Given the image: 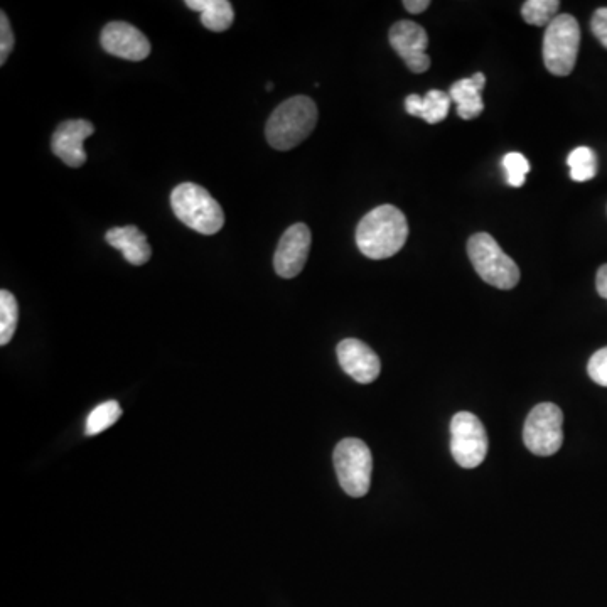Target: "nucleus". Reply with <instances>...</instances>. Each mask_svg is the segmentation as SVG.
<instances>
[{"instance_id": "nucleus-7", "label": "nucleus", "mask_w": 607, "mask_h": 607, "mask_svg": "<svg viewBox=\"0 0 607 607\" xmlns=\"http://www.w3.org/2000/svg\"><path fill=\"white\" fill-rule=\"evenodd\" d=\"M564 414L559 405L545 402L528 414L523 441L535 456H554L564 444Z\"/></svg>"}, {"instance_id": "nucleus-6", "label": "nucleus", "mask_w": 607, "mask_h": 607, "mask_svg": "<svg viewBox=\"0 0 607 607\" xmlns=\"http://www.w3.org/2000/svg\"><path fill=\"white\" fill-rule=\"evenodd\" d=\"M334 468L346 495L363 498L370 491L373 456L365 442L355 437L339 442L334 449Z\"/></svg>"}, {"instance_id": "nucleus-20", "label": "nucleus", "mask_w": 607, "mask_h": 607, "mask_svg": "<svg viewBox=\"0 0 607 607\" xmlns=\"http://www.w3.org/2000/svg\"><path fill=\"white\" fill-rule=\"evenodd\" d=\"M19 306L9 291H0V344L6 346L16 333Z\"/></svg>"}, {"instance_id": "nucleus-24", "label": "nucleus", "mask_w": 607, "mask_h": 607, "mask_svg": "<svg viewBox=\"0 0 607 607\" xmlns=\"http://www.w3.org/2000/svg\"><path fill=\"white\" fill-rule=\"evenodd\" d=\"M14 48V33L6 12H0V65H6L7 58Z\"/></svg>"}, {"instance_id": "nucleus-3", "label": "nucleus", "mask_w": 607, "mask_h": 607, "mask_svg": "<svg viewBox=\"0 0 607 607\" xmlns=\"http://www.w3.org/2000/svg\"><path fill=\"white\" fill-rule=\"evenodd\" d=\"M171 206L178 220L201 235H215L225 225L220 203L203 186L179 184L171 194Z\"/></svg>"}, {"instance_id": "nucleus-12", "label": "nucleus", "mask_w": 607, "mask_h": 607, "mask_svg": "<svg viewBox=\"0 0 607 607\" xmlns=\"http://www.w3.org/2000/svg\"><path fill=\"white\" fill-rule=\"evenodd\" d=\"M336 353L344 373H348L361 385L375 382L382 371V363L377 353L360 339H344L338 344Z\"/></svg>"}, {"instance_id": "nucleus-8", "label": "nucleus", "mask_w": 607, "mask_h": 607, "mask_svg": "<svg viewBox=\"0 0 607 607\" xmlns=\"http://www.w3.org/2000/svg\"><path fill=\"white\" fill-rule=\"evenodd\" d=\"M451 452L464 469L478 468L488 454V434L483 422L471 412H459L451 420Z\"/></svg>"}, {"instance_id": "nucleus-14", "label": "nucleus", "mask_w": 607, "mask_h": 607, "mask_svg": "<svg viewBox=\"0 0 607 607\" xmlns=\"http://www.w3.org/2000/svg\"><path fill=\"white\" fill-rule=\"evenodd\" d=\"M105 240L110 247L120 250L129 264L139 267V265L147 264L151 260V245L147 243L146 233H142L137 226L129 225L112 228V230L107 231Z\"/></svg>"}, {"instance_id": "nucleus-23", "label": "nucleus", "mask_w": 607, "mask_h": 607, "mask_svg": "<svg viewBox=\"0 0 607 607\" xmlns=\"http://www.w3.org/2000/svg\"><path fill=\"white\" fill-rule=\"evenodd\" d=\"M587 373L592 382L607 388V346L591 356L589 365H587Z\"/></svg>"}, {"instance_id": "nucleus-19", "label": "nucleus", "mask_w": 607, "mask_h": 607, "mask_svg": "<svg viewBox=\"0 0 607 607\" xmlns=\"http://www.w3.org/2000/svg\"><path fill=\"white\" fill-rule=\"evenodd\" d=\"M120 415H122V409H120L119 402L108 400V402L100 403L86 419V436H97L103 430H107L110 425L120 419Z\"/></svg>"}, {"instance_id": "nucleus-15", "label": "nucleus", "mask_w": 607, "mask_h": 607, "mask_svg": "<svg viewBox=\"0 0 607 607\" xmlns=\"http://www.w3.org/2000/svg\"><path fill=\"white\" fill-rule=\"evenodd\" d=\"M486 85V76L476 73L471 78H462L456 81L449 90V97L457 105V115L462 120H473L484 110L483 92Z\"/></svg>"}, {"instance_id": "nucleus-25", "label": "nucleus", "mask_w": 607, "mask_h": 607, "mask_svg": "<svg viewBox=\"0 0 607 607\" xmlns=\"http://www.w3.org/2000/svg\"><path fill=\"white\" fill-rule=\"evenodd\" d=\"M592 34L607 49V7L597 9L591 19Z\"/></svg>"}, {"instance_id": "nucleus-1", "label": "nucleus", "mask_w": 607, "mask_h": 607, "mask_svg": "<svg viewBox=\"0 0 607 607\" xmlns=\"http://www.w3.org/2000/svg\"><path fill=\"white\" fill-rule=\"evenodd\" d=\"M409 238V223L402 211L392 205L371 210L356 228V245L365 257L390 258L402 250Z\"/></svg>"}, {"instance_id": "nucleus-17", "label": "nucleus", "mask_w": 607, "mask_h": 607, "mask_svg": "<svg viewBox=\"0 0 607 607\" xmlns=\"http://www.w3.org/2000/svg\"><path fill=\"white\" fill-rule=\"evenodd\" d=\"M191 11L201 14V22L213 33H223L235 21V11L228 0H186Z\"/></svg>"}, {"instance_id": "nucleus-16", "label": "nucleus", "mask_w": 607, "mask_h": 607, "mask_svg": "<svg viewBox=\"0 0 607 607\" xmlns=\"http://www.w3.org/2000/svg\"><path fill=\"white\" fill-rule=\"evenodd\" d=\"M451 103L449 93L441 92V90H430L425 97L409 95L405 98V110L412 117L425 120L427 124H441L442 120L447 119Z\"/></svg>"}, {"instance_id": "nucleus-10", "label": "nucleus", "mask_w": 607, "mask_h": 607, "mask_svg": "<svg viewBox=\"0 0 607 607\" xmlns=\"http://www.w3.org/2000/svg\"><path fill=\"white\" fill-rule=\"evenodd\" d=\"M311 250V230L296 223L285 230L274 255V269L282 279H294L301 274Z\"/></svg>"}, {"instance_id": "nucleus-13", "label": "nucleus", "mask_w": 607, "mask_h": 607, "mask_svg": "<svg viewBox=\"0 0 607 607\" xmlns=\"http://www.w3.org/2000/svg\"><path fill=\"white\" fill-rule=\"evenodd\" d=\"M95 132L92 122L88 120H66L58 125L51 139V151L60 157L66 166L81 167L86 162L85 142Z\"/></svg>"}, {"instance_id": "nucleus-9", "label": "nucleus", "mask_w": 607, "mask_h": 607, "mask_svg": "<svg viewBox=\"0 0 607 607\" xmlns=\"http://www.w3.org/2000/svg\"><path fill=\"white\" fill-rule=\"evenodd\" d=\"M388 39L395 53L405 61L410 71L420 75L429 70L430 58L427 54L429 36L424 27L414 21H398L390 29Z\"/></svg>"}, {"instance_id": "nucleus-4", "label": "nucleus", "mask_w": 607, "mask_h": 607, "mask_svg": "<svg viewBox=\"0 0 607 607\" xmlns=\"http://www.w3.org/2000/svg\"><path fill=\"white\" fill-rule=\"evenodd\" d=\"M468 255L479 277L501 291H510L520 282V269L508 257L495 238L488 233H476L469 238Z\"/></svg>"}, {"instance_id": "nucleus-27", "label": "nucleus", "mask_w": 607, "mask_h": 607, "mask_svg": "<svg viewBox=\"0 0 607 607\" xmlns=\"http://www.w3.org/2000/svg\"><path fill=\"white\" fill-rule=\"evenodd\" d=\"M429 0H405L403 7L410 12V14H422V12L429 9Z\"/></svg>"}, {"instance_id": "nucleus-22", "label": "nucleus", "mask_w": 607, "mask_h": 607, "mask_svg": "<svg viewBox=\"0 0 607 607\" xmlns=\"http://www.w3.org/2000/svg\"><path fill=\"white\" fill-rule=\"evenodd\" d=\"M503 166H505L506 178H508L511 188H522L525 178L530 172V162L527 157L520 152H510L503 159Z\"/></svg>"}, {"instance_id": "nucleus-2", "label": "nucleus", "mask_w": 607, "mask_h": 607, "mask_svg": "<svg viewBox=\"0 0 607 607\" xmlns=\"http://www.w3.org/2000/svg\"><path fill=\"white\" fill-rule=\"evenodd\" d=\"M316 124V103L301 95L289 98L275 108L265 127V135L277 151H291L312 134Z\"/></svg>"}, {"instance_id": "nucleus-11", "label": "nucleus", "mask_w": 607, "mask_h": 607, "mask_svg": "<svg viewBox=\"0 0 607 607\" xmlns=\"http://www.w3.org/2000/svg\"><path fill=\"white\" fill-rule=\"evenodd\" d=\"M102 48L112 56L127 61H144L151 54L146 34L127 22H110L100 34Z\"/></svg>"}, {"instance_id": "nucleus-18", "label": "nucleus", "mask_w": 607, "mask_h": 607, "mask_svg": "<svg viewBox=\"0 0 607 607\" xmlns=\"http://www.w3.org/2000/svg\"><path fill=\"white\" fill-rule=\"evenodd\" d=\"M567 164L570 167V178L574 179L575 183H586L596 178L597 157L591 147H577L575 151L570 152Z\"/></svg>"}, {"instance_id": "nucleus-21", "label": "nucleus", "mask_w": 607, "mask_h": 607, "mask_svg": "<svg viewBox=\"0 0 607 607\" xmlns=\"http://www.w3.org/2000/svg\"><path fill=\"white\" fill-rule=\"evenodd\" d=\"M559 0H527L522 7L525 22L532 26H550L559 12Z\"/></svg>"}, {"instance_id": "nucleus-5", "label": "nucleus", "mask_w": 607, "mask_h": 607, "mask_svg": "<svg viewBox=\"0 0 607 607\" xmlns=\"http://www.w3.org/2000/svg\"><path fill=\"white\" fill-rule=\"evenodd\" d=\"M581 27L574 16L562 14L550 22L543 36V63L552 75L569 76L577 63Z\"/></svg>"}, {"instance_id": "nucleus-26", "label": "nucleus", "mask_w": 607, "mask_h": 607, "mask_svg": "<svg viewBox=\"0 0 607 607\" xmlns=\"http://www.w3.org/2000/svg\"><path fill=\"white\" fill-rule=\"evenodd\" d=\"M596 287L597 294L607 301V264L597 270Z\"/></svg>"}, {"instance_id": "nucleus-28", "label": "nucleus", "mask_w": 607, "mask_h": 607, "mask_svg": "<svg viewBox=\"0 0 607 607\" xmlns=\"http://www.w3.org/2000/svg\"><path fill=\"white\" fill-rule=\"evenodd\" d=\"M274 90V85L272 83H267V92H272Z\"/></svg>"}]
</instances>
